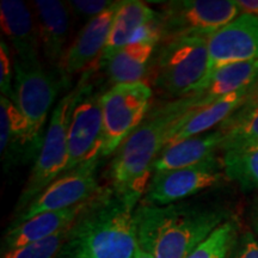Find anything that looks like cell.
<instances>
[{
  "label": "cell",
  "instance_id": "obj_22",
  "mask_svg": "<svg viewBox=\"0 0 258 258\" xmlns=\"http://www.w3.org/2000/svg\"><path fill=\"white\" fill-rule=\"evenodd\" d=\"M226 177L237 182L244 191L258 190V144L222 151Z\"/></svg>",
  "mask_w": 258,
  "mask_h": 258
},
{
  "label": "cell",
  "instance_id": "obj_33",
  "mask_svg": "<svg viewBox=\"0 0 258 258\" xmlns=\"http://www.w3.org/2000/svg\"><path fill=\"white\" fill-rule=\"evenodd\" d=\"M247 101H250V102H258V83L253 86L252 91H251V95H250L249 99H247Z\"/></svg>",
  "mask_w": 258,
  "mask_h": 258
},
{
  "label": "cell",
  "instance_id": "obj_2",
  "mask_svg": "<svg viewBox=\"0 0 258 258\" xmlns=\"http://www.w3.org/2000/svg\"><path fill=\"white\" fill-rule=\"evenodd\" d=\"M134 217L139 246L154 258H186L231 218L219 206L185 201L167 206L139 203Z\"/></svg>",
  "mask_w": 258,
  "mask_h": 258
},
{
  "label": "cell",
  "instance_id": "obj_9",
  "mask_svg": "<svg viewBox=\"0 0 258 258\" xmlns=\"http://www.w3.org/2000/svg\"><path fill=\"white\" fill-rule=\"evenodd\" d=\"M225 173L222 159L214 156L188 167L158 171L151 177L141 205L167 206L184 201L202 190L219 184Z\"/></svg>",
  "mask_w": 258,
  "mask_h": 258
},
{
  "label": "cell",
  "instance_id": "obj_16",
  "mask_svg": "<svg viewBox=\"0 0 258 258\" xmlns=\"http://www.w3.org/2000/svg\"><path fill=\"white\" fill-rule=\"evenodd\" d=\"M89 202L90 200L67 209L41 213L17 225H11L4 234L2 253L44 239L69 227L85 211Z\"/></svg>",
  "mask_w": 258,
  "mask_h": 258
},
{
  "label": "cell",
  "instance_id": "obj_7",
  "mask_svg": "<svg viewBox=\"0 0 258 258\" xmlns=\"http://www.w3.org/2000/svg\"><path fill=\"white\" fill-rule=\"evenodd\" d=\"M153 98L145 82L115 84L102 95V158L115 153L147 117Z\"/></svg>",
  "mask_w": 258,
  "mask_h": 258
},
{
  "label": "cell",
  "instance_id": "obj_14",
  "mask_svg": "<svg viewBox=\"0 0 258 258\" xmlns=\"http://www.w3.org/2000/svg\"><path fill=\"white\" fill-rule=\"evenodd\" d=\"M0 27L14 47L16 60L28 66L41 63V44L36 18L24 2L2 0Z\"/></svg>",
  "mask_w": 258,
  "mask_h": 258
},
{
  "label": "cell",
  "instance_id": "obj_5",
  "mask_svg": "<svg viewBox=\"0 0 258 258\" xmlns=\"http://www.w3.org/2000/svg\"><path fill=\"white\" fill-rule=\"evenodd\" d=\"M84 90L85 86L80 83L57 102L51 112L34 167L16 205V217L23 213L47 186L66 171L69 164L70 122Z\"/></svg>",
  "mask_w": 258,
  "mask_h": 258
},
{
  "label": "cell",
  "instance_id": "obj_3",
  "mask_svg": "<svg viewBox=\"0 0 258 258\" xmlns=\"http://www.w3.org/2000/svg\"><path fill=\"white\" fill-rule=\"evenodd\" d=\"M198 104V98L189 96L148 112L114 154L110 178L115 191L143 198L152 177L153 163Z\"/></svg>",
  "mask_w": 258,
  "mask_h": 258
},
{
  "label": "cell",
  "instance_id": "obj_10",
  "mask_svg": "<svg viewBox=\"0 0 258 258\" xmlns=\"http://www.w3.org/2000/svg\"><path fill=\"white\" fill-rule=\"evenodd\" d=\"M99 159L63 172L47 186L23 213L17 215L11 225H17L44 212L74 207L95 198L103 189L98 182Z\"/></svg>",
  "mask_w": 258,
  "mask_h": 258
},
{
  "label": "cell",
  "instance_id": "obj_1",
  "mask_svg": "<svg viewBox=\"0 0 258 258\" xmlns=\"http://www.w3.org/2000/svg\"><path fill=\"white\" fill-rule=\"evenodd\" d=\"M141 199L103 186L73 222L55 258H133L139 247L134 214Z\"/></svg>",
  "mask_w": 258,
  "mask_h": 258
},
{
  "label": "cell",
  "instance_id": "obj_4",
  "mask_svg": "<svg viewBox=\"0 0 258 258\" xmlns=\"http://www.w3.org/2000/svg\"><path fill=\"white\" fill-rule=\"evenodd\" d=\"M159 44L146 76L147 84L170 98L192 96L207 76L208 37H175Z\"/></svg>",
  "mask_w": 258,
  "mask_h": 258
},
{
  "label": "cell",
  "instance_id": "obj_13",
  "mask_svg": "<svg viewBox=\"0 0 258 258\" xmlns=\"http://www.w3.org/2000/svg\"><path fill=\"white\" fill-rule=\"evenodd\" d=\"M122 2H114L98 17L86 22L72 43L67 47L62 62V76H72L85 71L93 62H98L110 35L112 22Z\"/></svg>",
  "mask_w": 258,
  "mask_h": 258
},
{
  "label": "cell",
  "instance_id": "obj_12",
  "mask_svg": "<svg viewBox=\"0 0 258 258\" xmlns=\"http://www.w3.org/2000/svg\"><path fill=\"white\" fill-rule=\"evenodd\" d=\"M253 60H258V18L241 14L208 37V71L206 78L226 64Z\"/></svg>",
  "mask_w": 258,
  "mask_h": 258
},
{
  "label": "cell",
  "instance_id": "obj_6",
  "mask_svg": "<svg viewBox=\"0 0 258 258\" xmlns=\"http://www.w3.org/2000/svg\"><path fill=\"white\" fill-rule=\"evenodd\" d=\"M15 60L14 103L23 117L27 128V145L30 153H38L42 146V129L48 120L61 80L46 72L40 64L21 63Z\"/></svg>",
  "mask_w": 258,
  "mask_h": 258
},
{
  "label": "cell",
  "instance_id": "obj_19",
  "mask_svg": "<svg viewBox=\"0 0 258 258\" xmlns=\"http://www.w3.org/2000/svg\"><path fill=\"white\" fill-rule=\"evenodd\" d=\"M252 89L253 88L244 89L241 91L222 97L202 108H195L185 123L170 139L166 146L185 140L188 138L207 133L217 125L219 127L249 99Z\"/></svg>",
  "mask_w": 258,
  "mask_h": 258
},
{
  "label": "cell",
  "instance_id": "obj_30",
  "mask_svg": "<svg viewBox=\"0 0 258 258\" xmlns=\"http://www.w3.org/2000/svg\"><path fill=\"white\" fill-rule=\"evenodd\" d=\"M240 14L251 15L258 18V0H237Z\"/></svg>",
  "mask_w": 258,
  "mask_h": 258
},
{
  "label": "cell",
  "instance_id": "obj_23",
  "mask_svg": "<svg viewBox=\"0 0 258 258\" xmlns=\"http://www.w3.org/2000/svg\"><path fill=\"white\" fill-rule=\"evenodd\" d=\"M218 128L224 134L222 151L258 144V102L246 101Z\"/></svg>",
  "mask_w": 258,
  "mask_h": 258
},
{
  "label": "cell",
  "instance_id": "obj_27",
  "mask_svg": "<svg viewBox=\"0 0 258 258\" xmlns=\"http://www.w3.org/2000/svg\"><path fill=\"white\" fill-rule=\"evenodd\" d=\"M15 82V60H12L9 44L4 40L0 42V90L2 96L14 102Z\"/></svg>",
  "mask_w": 258,
  "mask_h": 258
},
{
  "label": "cell",
  "instance_id": "obj_15",
  "mask_svg": "<svg viewBox=\"0 0 258 258\" xmlns=\"http://www.w3.org/2000/svg\"><path fill=\"white\" fill-rule=\"evenodd\" d=\"M32 9H35L42 54L50 67L60 70L71 29L69 5L57 0H35Z\"/></svg>",
  "mask_w": 258,
  "mask_h": 258
},
{
  "label": "cell",
  "instance_id": "obj_18",
  "mask_svg": "<svg viewBox=\"0 0 258 258\" xmlns=\"http://www.w3.org/2000/svg\"><path fill=\"white\" fill-rule=\"evenodd\" d=\"M257 83L258 60L226 64L209 74L192 96L198 98V108H202L231 93L253 88Z\"/></svg>",
  "mask_w": 258,
  "mask_h": 258
},
{
  "label": "cell",
  "instance_id": "obj_8",
  "mask_svg": "<svg viewBox=\"0 0 258 258\" xmlns=\"http://www.w3.org/2000/svg\"><path fill=\"white\" fill-rule=\"evenodd\" d=\"M240 15L237 0L169 2L159 14L163 41L182 36L209 37Z\"/></svg>",
  "mask_w": 258,
  "mask_h": 258
},
{
  "label": "cell",
  "instance_id": "obj_17",
  "mask_svg": "<svg viewBox=\"0 0 258 258\" xmlns=\"http://www.w3.org/2000/svg\"><path fill=\"white\" fill-rule=\"evenodd\" d=\"M224 134L220 129L196 135L169 145L161 151L152 165V172L182 169L217 156V151L221 150Z\"/></svg>",
  "mask_w": 258,
  "mask_h": 258
},
{
  "label": "cell",
  "instance_id": "obj_20",
  "mask_svg": "<svg viewBox=\"0 0 258 258\" xmlns=\"http://www.w3.org/2000/svg\"><path fill=\"white\" fill-rule=\"evenodd\" d=\"M158 12L139 0H124L116 12L110 35L98 63L103 66L116 51L131 43L134 34L148 22L158 17Z\"/></svg>",
  "mask_w": 258,
  "mask_h": 258
},
{
  "label": "cell",
  "instance_id": "obj_32",
  "mask_svg": "<svg viewBox=\"0 0 258 258\" xmlns=\"http://www.w3.org/2000/svg\"><path fill=\"white\" fill-rule=\"evenodd\" d=\"M133 258H154V257L152 256V254L147 253L146 251H144L140 246H139L137 251H135V254H134Z\"/></svg>",
  "mask_w": 258,
  "mask_h": 258
},
{
  "label": "cell",
  "instance_id": "obj_24",
  "mask_svg": "<svg viewBox=\"0 0 258 258\" xmlns=\"http://www.w3.org/2000/svg\"><path fill=\"white\" fill-rule=\"evenodd\" d=\"M17 147H24L29 151L27 145V128L21 112L11 99L5 96L0 97V153L3 160H10L18 153Z\"/></svg>",
  "mask_w": 258,
  "mask_h": 258
},
{
  "label": "cell",
  "instance_id": "obj_31",
  "mask_svg": "<svg viewBox=\"0 0 258 258\" xmlns=\"http://www.w3.org/2000/svg\"><path fill=\"white\" fill-rule=\"evenodd\" d=\"M251 226H252L254 233L258 234V201L254 203L252 212H251Z\"/></svg>",
  "mask_w": 258,
  "mask_h": 258
},
{
  "label": "cell",
  "instance_id": "obj_25",
  "mask_svg": "<svg viewBox=\"0 0 258 258\" xmlns=\"http://www.w3.org/2000/svg\"><path fill=\"white\" fill-rule=\"evenodd\" d=\"M239 235L238 220L231 217L195 247L186 258H230Z\"/></svg>",
  "mask_w": 258,
  "mask_h": 258
},
{
  "label": "cell",
  "instance_id": "obj_29",
  "mask_svg": "<svg viewBox=\"0 0 258 258\" xmlns=\"http://www.w3.org/2000/svg\"><path fill=\"white\" fill-rule=\"evenodd\" d=\"M230 258H258V240L252 232L239 233Z\"/></svg>",
  "mask_w": 258,
  "mask_h": 258
},
{
  "label": "cell",
  "instance_id": "obj_28",
  "mask_svg": "<svg viewBox=\"0 0 258 258\" xmlns=\"http://www.w3.org/2000/svg\"><path fill=\"white\" fill-rule=\"evenodd\" d=\"M112 3L108 0H70L67 5L73 15L90 22L110 8Z\"/></svg>",
  "mask_w": 258,
  "mask_h": 258
},
{
  "label": "cell",
  "instance_id": "obj_11",
  "mask_svg": "<svg viewBox=\"0 0 258 258\" xmlns=\"http://www.w3.org/2000/svg\"><path fill=\"white\" fill-rule=\"evenodd\" d=\"M102 95L101 91H92L91 86H85L74 108L69 127V164L66 171L102 158Z\"/></svg>",
  "mask_w": 258,
  "mask_h": 258
},
{
  "label": "cell",
  "instance_id": "obj_26",
  "mask_svg": "<svg viewBox=\"0 0 258 258\" xmlns=\"http://www.w3.org/2000/svg\"><path fill=\"white\" fill-rule=\"evenodd\" d=\"M72 225L44 239L3 252L2 258H55L69 238Z\"/></svg>",
  "mask_w": 258,
  "mask_h": 258
},
{
  "label": "cell",
  "instance_id": "obj_21",
  "mask_svg": "<svg viewBox=\"0 0 258 258\" xmlns=\"http://www.w3.org/2000/svg\"><path fill=\"white\" fill-rule=\"evenodd\" d=\"M158 46L154 43H129L103 64L108 78L115 84L144 82Z\"/></svg>",
  "mask_w": 258,
  "mask_h": 258
}]
</instances>
